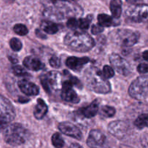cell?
I'll return each mask as SVG.
<instances>
[{"mask_svg": "<svg viewBox=\"0 0 148 148\" xmlns=\"http://www.w3.org/2000/svg\"><path fill=\"white\" fill-rule=\"evenodd\" d=\"M12 72L14 75L19 77H25L30 75L25 70L24 68L19 65H15V66H12Z\"/></svg>", "mask_w": 148, "mask_h": 148, "instance_id": "obj_30", "label": "cell"}, {"mask_svg": "<svg viewBox=\"0 0 148 148\" xmlns=\"http://www.w3.org/2000/svg\"><path fill=\"white\" fill-rule=\"evenodd\" d=\"M49 64L53 68H59L61 66V60L57 56H53L49 59Z\"/></svg>", "mask_w": 148, "mask_h": 148, "instance_id": "obj_31", "label": "cell"}, {"mask_svg": "<svg viewBox=\"0 0 148 148\" xmlns=\"http://www.w3.org/2000/svg\"><path fill=\"white\" fill-rule=\"evenodd\" d=\"M98 111V101H94L90 104L88 106L85 107V108H82L81 110L82 115L86 118H92L96 115L97 112Z\"/></svg>", "mask_w": 148, "mask_h": 148, "instance_id": "obj_19", "label": "cell"}, {"mask_svg": "<svg viewBox=\"0 0 148 148\" xmlns=\"http://www.w3.org/2000/svg\"><path fill=\"white\" fill-rule=\"evenodd\" d=\"M148 78L147 75L139 77L130 85L129 94L137 101H144L147 98L148 92Z\"/></svg>", "mask_w": 148, "mask_h": 148, "instance_id": "obj_6", "label": "cell"}, {"mask_svg": "<svg viewBox=\"0 0 148 148\" xmlns=\"http://www.w3.org/2000/svg\"><path fill=\"white\" fill-rule=\"evenodd\" d=\"M100 114L105 118H111L115 115L116 110L115 108L109 106H103L100 110Z\"/></svg>", "mask_w": 148, "mask_h": 148, "instance_id": "obj_24", "label": "cell"}, {"mask_svg": "<svg viewBox=\"0 0 148 148\" xmlns=\"http://www.w3.org/2000/svg\"><path fill=\"white\" fill-rule=\"evenodd\" d=\"M13 30L15 33H17L19 36H25L28 33V29L27 28L25 25L23 24H17L14 26Z\"/></svg>", "mask_w": 148, "mask_h": 148, "instance_id": "obj_27", "label": "cell"}, {"mask_svg": "<svg viewBox=\"0 0 148 148\" xmlns=\"http://www.w3.org/2000/svg\"><path fill=\"white\" fill-rule=\"evenodd\" d=\"M68 81H69V82L72 84V86H74V85H75V86H76L77 88H82V82H81L80 81L77 79V78L75 77L70 76L69 77V79H68Z\"/></svg>", "mask_w": 148, "mask_h": 148, "instance_id": "obj_32", "label": "cell"}, {"mask_svg": "<svg viewBox=\"0 0 148 148\" xmlns=\"http://www.w3.org/2000/svg\"><path fill=\"white\" fill-rule=\"evenodd\" d=\"M83 13L82 7L75 1H45L43 14L52 20H64L65 18H76Z\"/></svg>", "mask_w": 148, "mask_h": 148, "instance_id": "obj_1", "label": "cell"}, {"mask_svg": "<svg viewBox=\"0 0 148 148\" xmlns=\"http://www.w3.org/2000/svg\"><path fill=\"white\" fill-rule=\"evenodd\" d=\"M40 27L42 30L46 32L48 34L53 35L59 31V26L56 23H53L50 20H44L40 24Z\"/></svg>", "mask_w": 148, "mask_h": 148, "instance_id": "obj_20", "label": "cell"}, {"mask_svg": "<svg viewBox=\"0 0 148 148\" xmlns=\"http://www.w3.org/2000/svg\"><path fill=\"white\" fill-rule=\"evenodd\" d=\"M59 130L63 134L69 136V137H73L76 140H82V134L79 129L75 124H72L68 121H64L59 124Z\"/></svg>", "mask_w": 148, "mask_h": 148, "instance_id": "obj_14", "label": "cell"}, {"mask_svg": "<svg viewBox=\"0 0 148 148\" xmlns=\"http://www.w3.org/2000/svg\"><path fill=\"white\" fill-rule=\"evenodd\" d=\"M103 31V27L98 25H94L92 26V28H91V33L94 35H98L99 33H102Z\"/></svg>", "mask_w": 148, "mask_h": 148, "instance_id": "obj_34", "label": "cell"}, {"mask_svg": "<svg viewBox=\"0 0 148 148\" xmlns=\"http://www.w3.org/2000/svg\"><path fill=\"white\" fill-rule=\"evenodd\" d=\"M89 62L90 59L88 57L78 58L75 56H70L66 60V65L68 68L72 70L79 71Z\"/></svg>", "mask_w": 148, "mask_h": 148, "instance_id": "obj_15", "label": "cell"}, {"mask_svg": "<svg viewBox=\"0 0 148 148\" xmlns=\"http://www.w3.org/2000/svg\"><path fill=\"white\" fill-rule=\"evenodd\" d=\"M30 132L20 124H12L5 129L4 132V140L11 145L17 146L23 145L27 141Z\"/></svg>", "mask_w": 148, "mask_h": 148, "instance_id": "obj_4", "label": "cell"}, {"mask_svg": "<svg viewBox=\"0 0 148 148\" xmlns=\"http://www.w3.org/2000/svg\"><path fill=\"white\" fill-rule=\"evenodd\" d=\"M23 64L27 69L32 71H39L44 67V65L40 60L32 56L25 58L23 60Z\"/></svg>", "mask_w": 148, "mask_h": 148, "instance_id": "obj_17", "label": "cell"}, {"mask_svg": "<svg viewBox=\"0 0 148 148\" xmlns=\"http://www.w3.org/2000/svg\"><path fill=\"white\" fill-rule=\"evenodd\" d=\"M10 45L11 49H12L14 51H19L23 48V43L22 42L19 40L17 38H12L11 40H10Z\"/></svg>", "mask_w": 148, "mask_h": 148, "instance_id": "obj_28", "label": "cell"}, {"mask_svg": "<svg viewBox=\"0 0 148 148\" xmlns=\"http://www.w3.org/2000/svg\"><path fill=\"white\" fill-rule=\"evenodd\" d=\"M51 142L53 145L56 148H62L64 145V141L62 135L58 132L54 133L53 134L51 138Z\"/></svg>", "mask_w": 148, "mask_h": 148, "instance_id": "obj_25", "label": "cell"}, {"mask_svg": "<svg viewBox=\"0 0 148 148\" xmlns=\"http://www.w3.org/2000/svg\"><path fill=\"white\" fill-rule=\"evenodd\" d=\"M84 79L88 88L97 93L106 94L111 92L109 82L103 76L101 72L96 67H90L84 74Z\"/></svg>", "mask_w": 148, "mask_h": 148, "instance_id": "obj_3", "label": "cell"}, {"mask_svg": "<svg viewBox=\"0 0 148 148\" xmlns=\"http://www.w3.org/2000/svg\"><path fill=\"white\" fill-rule=\"evenodd\" d=\"M48 112V107L44 101L39 98L37 101V104L34 110V116L37 119H42Z\"/></svg>", "mask_w": 148, "mask_h": 148, "instance_id": "obj_18", "label": "cell"}, {"mask_svg": "<svg viewBox=\"0 0 148 148\" xmlns=\"http://www.w3.org/2000/svg\"><path fill=\"white\" fill-rule=\"evenodd\" d=\"M109 61L118 73L127 76L131 72V66L128 62L117 53H111L109 56Z\"/></svg>", "mask_w": 148, "mask_h": 148, "instance_id": "obj_9", "label": "cell"}, {"mask_svg": "<svg viewBox=\"0 0 148 148\" xmlns=\"http://www.w3.org/2000/svg\"><path fill=\"white\" fill-rule=\"evenodd\" d=\"M102 75L106 79H109V78L113 77L114 76V71L111 66H108V65H105L103 68Z\"/></svg>", "mask_w": 148, "mask_h": 148, "instance_id": "obj_29", "label": "cell"}, {"mask_svg": "<svg viewBox=\"0 0 148 148\" xmlns=\"http://www.w3.org/2000/svg\"><path fill=\"white\" fill-rule=\"evenodd\" d=\"M106 143V136L100 130H92L90 132L87 140L88 146L90 148H103Z\"/></svg>", "mask_w": 148, "mask_h": 148, "instance_id": "obj_11", "label": "cell"}, {"mask_svg": "<svg viewBox=\"0 0 148 148\" xmlns=\"http://www.w3.org/2000/svg\"><path fill=\"white\" fill-rule=\"evenodd\" d=\"M64 44L69 49L77 52H87L95 45L93 38L85 32L73 30L68 33L64 37Z\"/></svg>", "mask_w": 148, "mask_h": 148, "instance_id": "obj_2", "label": "cell"}, {"mask_svg": "<svg viewBox=\"0 0 148 148\" xmlns=\"http://www.w3.org/2000/svg\"><path fill=\"white\" fill-rule=\"evenodd\" d=\"M98 25L101 27H111V26L115 25V22L113 20L111 16L106 14H100L98 16Z\"/></svg>", "mask_w": 148, "mask_h": 148, "instance_id": "obj_22", "label": "cell"}, {"mask_svg": "<svg viewBox=\"0 0 148 148\" xmlns=\"http://www.w3.org/2000/svg\"><path fill=\"white\" fill-rule=\"evenodd\" d=\"M92 20V16H88L85 18H80L78 20V25L77 27H79L81 30H87L88 29Z\"/></svg>", "mask_w": 148, "mask_h": 148, "instance_id": "obj_26", "label": "cell"}, {"mask_svg": "<svg viewBox=\"0 0 148 148\" xmlns=\"http://www.w3.org/2000/svg\"><path fill=\"white\" fill-rule=\"evenodd\" d=\"M137 70H138V72L141 74L147 73L148 71L147 64L142 63L140 64H139L138 67H137Z\"/></svg>", "mask_w": 148, "mask_h": 148, "instance_id": "obj_35", "label": "cell"}, {"mask_svg": "<svg viewBox=\"0 0 148 148\" xmlns=\"http://www.w3.org/2000/svg\"><path fill=\"white\" fill-rule=\"evenodd\" d=\"M40 82L43 89L48 92H56L62 89V75L56 71H51L42 75L40 77Z\"/></svg>", "mask_w": 148, "mask_h": 148, "instance_id": "obj_5", "label": "cell"}, {"mask_svg": "<svg viewBox=\"0 0 148 148\" xmlns=\"http://www.w3.org/2000/svg\"><path fill=\"white\" fill-rule=\"evenodd\" d=\"M66 25L68 27L71 29H75L77 27L78 25V20L77 18H69L68 19Z\"/></svg>", "mask_w": 148, "mask_h": 148, "instance_id": "obj_33", "label": "cell"}, {"mask_svg": "<svg viewBox=\"0 0 148 148\" xmlns=\"http://www.w3.org/2000/svg\"><path fill=\"white\" fill-rule=\"evenodd\" d=\"M116 41L124 48H129L137 43L140 33L129 29H121L116 33Z\"/></svg>", "mask_w": 148, "mask_h": 148, "instance_id": "obj_7", "label": "cell"}, {"mask_svg": "<svg viewBox=\"0 0 148 148\" xmlns=\"http://www.w3.org/2000/svg\"><path fill=\"white\" fill-rule=\"evenodd\" d=\"M72 85L68 80L62 83V100L72 103H77L79 102V98L75 91L72 89Z\"/></svg>", "mask_w": 148, "mask_h": 148, "instance_id": "obj_13", "label": "cell"}, {"mask_svg": "<svg viewBox=\"0 0 148 148\" xmlns=\"http://www.w3.org/2000/svg\"><path fill=\"white\" fill-rule=\"evenodd\" d=\"M127 15L135 23H143L147 20L148 6L147 4H137L132 6L127 10Z\"/></svg>", "mask_w": 148, "mask_h": 148, "instance_id": "obj_8", "label": "cell"}, {"mask_svg": "<svg viewBox=\"0 0 148 148\" xmlns=\"http://www.w3.org/2000/svg\"><path fill=\"white\" fill-rule=\"evenodd\" d=\"M69 148H83L81 145H79V144L77 143H72V145H70Z\"/></svg>", "mask_w": 148, "mask_h": 148, "instance_id": "obj_37", "label": "cell"}, {"mask_svg": "<svg viewBox=\"0 0 148 148\" xmlns=\"http://www.w3.org/2000/svg\"><path fill=\"white\" fill-rule=\"evenodd\" d=\"M18 87L20 90L27 95H37L39 93V88L37 85L25 79L19 81Z\"/></svg>", "mask_w": 148, "mask_h": 148, "instance_id": "obj_16", "label": "cell"}, {"mask_svg": "<svg viewBox=\"0 0 148 148\" xmlns=\"http://www.w3.org/2000/svg\"><path fill=\"white\" fill-rule=\"evenodd\" d=\"M108 130L110 134L116 138L121 140L127 134L128 125L122 121H115L108 124Z\"/></svg>", "mask_w": 148, "mask_h": 148, "instance_id": "obj_12", "label": "cell"}, {"mask_svg": "<svg viewBox=\"0 0 148 148\" xmlns=\"http://www.w3.org/2000/svg\"><path fill=\"white\" fill-rule=\"evenodd\" d=\"M134 126L139 130H143L147 126V115L146 114H141L134 121Z\"/></svg>", "mask_w": 148, "mask_h": 148, "instance_id": "obj_23", "label": "cell"}, {"mask_svg": "<svg viewBox=\"0 0 148 148\" xmlns=\"http://www.w3.org/2000/svg\"><path fill=\"white\" fill-rule=\"evenodd\" d=\"M15 111L10 101L0 94V119L10 123L14 119Z\"/></svg>", "mask_w": 148, "mask_h": 148, "instance_id": "obj_10", "label": "cell"}, {"mask_svg": "<svg viewBox=\"0 0 148 148\" xmlns=\"http://www.w3.org/2000/svg\"><path fill=\"white\" fill-rule=\"evenodd\" d=\"M121 2L119 0H113L111 1L110 4V9H111V14H112L113 17L116 19L119 18L121 14Z\"/></svg>", "mask_w": 148, "mask_h": 148, "instance_id": "obj_21", "label": "cell"}, {"mask_svg": "<svg viewBox=\"0 0 148 148\" xmlns=\"http://www.w3.org/2000/svg\"><path fill=\"white\" fill-rule=\"evenodd\" d=\"M143 58H144L145 60L147 61V59H148V51L147 50L143 52Z\"/></svg>", "mask_w": 148, "mask_h": 148, "instance_id": "obj_38", "label": "cell"}, {"mask_svg": "<svg viewBox=\"0 0 148 148\" xmlns=\"http://www.w3.org/2000/svg\"><path fill=\"white\" fill-rule=\"evenodd\" d=\"M8 124L9 123L7 121H4L3 119H0V130L7 128L8 127Z\"/></svg>", "mask_w": 148, "mask_h": 148, "instance_id": "obj_36", "label": "cell"}]
</instances>
